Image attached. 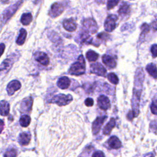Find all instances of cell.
<instances>
[{
  "instance_id": "6da1fadb",
  "label": "cell",
  "mask_w": 157,
  "mask_h": 157,
  "mask_svg": "<svg viewBox=\"0 0 157 157\" xmlns=\"http://www.w3.org/2000/svg\"><path fill=\"white\" fill-rule=\"evenodd\" d=\"M134 86L132 97V108L135 117H137L139 113V102L142 90L143 81L144 79V74L140 68L136 70L134 77Z\"/></svg>"
},
{
  "instance_id": "7a4b0ae2",
  "label": "cell",
  "mask_w": 157,
  "mask_h": 157,
  "mask_svg": "<svg viewBox=\"0 0 157 157\" xmlns=\"http://www.w3.org/2000/svg\"><path fill=\"white\" fill-rule=\"evenodd\" d=\"M86 65L84 57L82 55H80L76 62L74 63L69 69V74L73 75H80L85 72Z\"/></svg>"
},
{
  "instance_id": "3957f363",
  "label": "cell",
  "mask_w": 157,
  "mask_h": 157,
  "mask_svg": "<svg viewBox=\"0 0 157 157\" xmlns=\"http://www.w3.org/2000/svg\"><path fill=\"white\" fill-rule=\"evenodd\" d=\"M23 3V0H20L18 2H17L15 4L10 6L7 9H6L2 13V21L3 23H6L7 21H8L12 15L16 12V11L18 10L19 7Z\"/></svg>"
},
{
  "instance_id": "277c9868",
  "label": "cell",
  "mask_w": 157,
  "mask_h": 157,
  "mask_svg": "<svg viewBox=\"0 0 157 157\" xmlns=\"http://www.w3.org/2000/svg\"><path fill=\"white\" fill-rule=\"evenodd\" d=\"M72 101V96L71 94H58L52 98L50 102L56 104L59 106H63L69 104Z\"/></svg>"
},
{
  "instance_id": "5b68a950",
  "label": "cell",
  "mask_w": 157,
  "mask_h": 157,
  "mask_svg": "<svg viewBox=\"0 0 157 157\" xmlns=\"http://www.w3.org/2000/svg\"><path fill=\"white\" fill-rule=\"evenodd\" d=\"M84 29L91 34H94L97 32L98 27L96 21L91 18H86L83 21Z\"/></svg>"
},
{
  "instance_id": "8992f818",
  "label": "cell",
  "mask_w": 157,
  "mask_h": 157,
  "mask_svg": "<svg viewBox=\"0 0 157 157\" xmlns=\"http://www.w3.org/2000/svg\"><path fill=\"white\" fill-rule=\"evenodd\" d=\"M64 10V6L60 2H55L52 4L49 10L48 15L52 18L59 16Z\"/></svg>"
},
{
  "instance_id": "52a82bcc",
  "label": "cell",
  "mask_w": 157,
  "mask_h": 157,
  "mask_svg": "<svg viewBox=\"0 0 157 157\" xmlns=\"http://www.w3.org/2000/svg\"><path fill=\"white\" fill-rule=\"evenodd\" d=\"M118 17L115 15H109L104 22V29L107 32H112L116 28Z\"/></svg>"
},
{
  "instance_id": "ba28073f",
  "label": "cell",
  "mask_w": 157,
  "mask_h": 157,
  "mask_svg": "<svg viewBox=\"0 0 157 157\" xmlns=\"http://www.w3.org/2000/svg\"><path fill=\"white\" fill-rule=\"evenodd\" d=\"M90 71L91 73L96 74L99 76L105 77L106 74V69L99 63H93L90 66Z\"/></svg>"
},
{
  "instance_id": "9c48e42d",
  "label": "cell",
  "mask_w": 157,
  "mask_h": 157,
  "mask_svg": "<svg viewBox=\"0 0 157 157\" xmlns=\"http://www.w3.org/2000/svg\"><path fill=\"white\" fill-rule=\"evenodd\" d=\"M107 116L98 117L93 121L92 124V132L94 135L97 134L99 132L104 122L107 119Z\"/></svg>"
},
{
  "instance_id": "30bf717a",
  "label": "cell",
  "mask_w": 157,
  "mask_h": 157,
  "mask_svg": "<svg viewBox=\"0 0 157 157\" xmlns=\"http://www.w3.org/2000/svg\"><path fill=\"white\" fill-rule=\"evenodd\" d=\"M21 86L20 82L17 80H13L10 82L7 85V92L9 96L13 95L15 91L18 90Z\"/></svg>"
},
{
  "instance_id": "8fae6325",
  "label": "cell",
  "mask_w": 157,
  "mask_h": 157,
  "mask_svg": "<svg viewBox=\"0 0 157 157\" xmlns=\"http://www.w3.org/2000/svg\"><path fill=\"white\" fill-rule=\"evenodd\" d=\"M35 59L44 66H47L49 63V58L46 53L42 52H36L34 54Z\"/></svg>"
},
{
  "instance_id": "7c38bea8",
  "label": "cell",
  "mask_w": 157,
  "mask_h": 157,
  "mask_svg": "<svg viewBox=\"0 0 157 157\" xmlns=\"http://www.w3.org/2000/svg\"><path fill=\"white\" fill-rule=\"evenodd\" d=\"M98 105L101 110H107L110 107V100L107 96L104 95H101L98 98Z\"/></svg>"
},
{
  "instance_id": "4fadbf2b",
  "label": "cell",
  "mask_w": 157,
  "mask_h": 157,
  "mask_svg": "<svg viewBox=\"0 0 157 157\" xmlns=\"http://www.w3.org/2000/svg\"><path fill=\"white\" fill-rule=\"evenodd\" d=\"M33 105V99L31 97L25 98L20 104V110L23 112H29Z\"/></svg>"
},
{
  "instance_id": "5bb4252c",
  "label": "cell",
  "mask_w": 157,
  "mask_h": 157,
  "mask_svg": "<svg viewBox=\"0 0 157 157\" xmlns=\"http://www.w3.org/2000/svg\"><path fill=\"white\" fill-rule=\"evenodd\" d=\"M63 25L64 28L69 32L74 31L77 28V23L73 18L65 19L63 21Z\"/></svg>"
},
{
  "instance_id": "9a60e30c",
  "label": "cell",
  "mask_w": 157,
  "mask_h": 157,
  "mask_svg": "<svg viewBox=\"0 0 157 157\" xmlns=\"http://www.w3.org/2000/svg\"><path fill=\"white\" fill-rule=\"evenodd\" d=\"M102 61L103 63L109 68H114L117 66L115 59L109 55H104L102 57Z\"/></svg>"
},
{
  "instance_id": "2e32d148",
  "label": "cell",
  "mask_w": 157,
  "mask_h": 157,
  "mask_svg": "<svg viewBox=\"0 0 157 157\" xmlns=\"http://www.w3.org/2000/svg\"><path fill=\"white\" fill-rule=\"evenodd\" d=\"M31 134L29 132H24L20 134L18 136V142L21 145H27L31 140Z\"/></svg>"
},
{
  "instance_id": "e0dca14e",
  "label": "cell",
  "mask_w": 157,
  "mask_h": 157,
  "mask_svg": "<svg viewBox=\"0 0 157 157\" xmlns=\"http://www.w3.org/2000/svg\"><path fill=\"white\" fill-rule=\"evenodd\" d=\"M107 143L109 147L113 149H118L121 147V143L120 140L115 136L110 137L108 140Z\"/></svg>"
},
{
  "instance_id": "ac0fdd59",
  "label": "cell",
  "mask_w": 157,
  "mask_h": 157,
  "mask_svg": "<svg viewBox=\"0 0 157 157\" xmlns=\"http://www.w3.org/2000/svg\"><path fill=\"white\" fill-rule=\"evenodd\" d=\"M10 111V105L8 102L5 100L0 101V115L2 116H7Z\"/></svg>"
},
{
  "instance_id": "d6986e66",
  "label": "cell",
  "mask_w": 157,
  "mask_h": 157,
  "mask_svg": "<svg viewBox=\"0 0 157 157\" xmlns=\"http://www.w3.org/2000/svg\"><path fill=\"white\" fill-rule=\"evenodd\" d=\"M70 83H71L70 79L67 77H66V76L60 77L57 82V85L61 89L67 88L69 86Z\"/></svg>"
},
{
  "instance_id": "ffe728a7",
  "label": "cell",
  "mask_w": 157,
  "mask_h": 157,
  "mask_svg": "<svg viewBox=\"0 0 157 157\" xmlns=\"http://www.w3.org/2000/svg\"><path fill=\"white\" fill-rule=\"evenodd\" d=\"M115 120L113 118H110V121L105 124V126H104V129H103V134L104 135H109L112 129L115 127Z\"/></svg>"
},
{
  "instance_id": "44dd1931",
  "label": "cell",
  "mask_w": 157,
  "mask_h": 157,
  "mask_svg": "<svg viewBox=\"0 0 157 157\" xmlns=\"http://www.w3.org/2000/svg\"><path fill=\"white\" fill-rule=\"evenodd\" d=\"M147 72L154 78H157V67L153 63H150L146 66Z\"/></svg>"
},
{
  "instance_id": "7402d4cb",
  "label": "cell",
  "mask_w": 157,
  "mask_h": 157,
  "mask_svg": "<svg viewBox=\"0 0 157 157\" xmlns=\"http://www.w3.org/2000/svg\"><path fill=\"white\" fill-rule=\"evenodd\" d=\"M130 12V6L126 3H123L121 5L118 10V13L121 17L128 15Z\"/></svg>"
},
{
  "instance_id": "603a6c76",
  "label": "cell",
  "mask_w": 157,
  "mask_h": 157,
  "mask_svg": "<svg viewBox=\"0 0 157 157\" xmlns=\"http://www.w3.org/2000/svg\"><path fill=\"white\" fill-rule=\"evenodd\" d=\"M26 36H27L26 31L25 29H23V28L21 29L20 31V34L18 35V37L17 39L16 43L20 45L23 44L25 42Z\"/></svg>"
},
{
  "instance_id": "cb8c5ba5",
  "label": "cell",
  "mask_w": 157,
  "mask_h": 157,
  "mask_svg": "<svg viewBox=\"0 0 157 157\" xmlns=\"http://www.w3.org/2000/svg\"><path fill=\"white\" fill-rule=\"evenodd\" d=\"M33 19V17L31 13H25L22 15L20 21L23 25H29Z\"/></svg>"
},
{
  "instance_id": "d4e9b609",
  "label": "cell",
  "mask_w": 157,
  "mask_h": 157,
  "mask_svg": "<svg viewBox=\"0 0 157 157\" xmlns=\"http://www.w3.org/2000/svg\"><path fill=\"white\" fill-rule=\"evenodd\" d=\"M99 57V55L93 50H88L86 53V58L89 61H95Z\"/></svg>"
},
{
  "instance_id": "484cf974",
  "label": "cell",
  "mask_w": 157,
  "mask_h": 157,
  "mask_svg": "<svg viewBox=\"0 0 157 157\" xmlns=\"http://www.w3.org/2000/svg\"><path fill=\"white\" fill-rule=\"evenodd\" d=\"M19 122L22 127H27L30 124L31 118L29 115H23L20 117Z\"/></svg>"
},
{
  "instance_id": "4316f807",
  "label": "cell",
  "mask_w": 157,
  "mask_h": 157,
  "mask_svg": "<svg viewBox=\"0 0 157 157\" xmlns=\"http://www.w3.org/2000/svg\"><path fill=\"white\" fill-rule=\"evenodd\" d=\"M107 78H108V80H109L110 82H111L112 83L115 84V85L118 84V82H119V80H118V77H117V75H116L115 73H113V72H110V73H109V74L107 75Z\"/></svg>"
},
{
  "instance_id": "83f0119b",
  "label": "cell",
  "mask_w": 157,
  "mask_h": 157,
  "mask_svg": "<svg viewBox=\"0 0 157 157\" xmlns=\"http://www.w3.org/2000/svg\"><path fill=\"white\" fill-rule=\"evenodd\" d=\"M120 0H109L107 3V9L108 10L112 9L115 6H116Z\"/></svg>"
},
{
  "instance_id": "f1b7e54d",
  "label": "cell",
  "mask_w": 157,
  "mask_h": 157,
  "mask_svg": "<svg viewBox=\"0 0 157 157\" xmlns=\"http://www.w3.org/2000/svg\"><path fill=\"white\" fill-rule=\"evenodd\" d=\"M141 30H142V33H141L140 37L142 36V37H144V36L145 35V34H147L149 31V30H150L149 25L148 24H147V23H144L141 26Z\"/></svg>"
},
{
  "instance_id": "f546056e",
  "label": "cell",
  "mask_w": 157,
  "mask_h": 157,
  "mask_svg": "<svg viewBox=\"0 0 157 157\" xmlns=\"http://www.w3.org/2000/svg\"><path fill=\"white\" fill-rule=\"evenodd\" d=\"M150 109L152 113L157 115V99L153 100L150 105Z\"/></svg>"
},
{
  "instance_id": "4dcf8cb0",
  "label": "cell",
  "mask_w": 157,
  "mask_h": 157,
  "mask_svg": "<svg viewBox=\"0 0 157 157\" xmlns=\"http://www.w3.org/2000/svg\"><path fill=\"white\" fill-rule=\"evenodd\" d=\"M9 65H10V59L9 58H7L6 59H5L1 64V65L0 66V71L4 70V69H6L8 68V67L9 66Z\"/></svg>"
},
{
  "instance_id": "1f68e13d",
  "label": "cell",
  "mask_w": 157,
  "mask_h": 157,
  "mask_svg": "<svg viewBox=\"0 0 157 157\" xmlns=\"http://www.w3.org/2000/svg\"><path fill=\"white\" fill-rule=\"evenodd\" d=\"M97 38L99 39H101V40H106V39H108L109 35L106 33L102 32L101 33H99L97 35Z\"/></svg>"
},
{
  "instance_id": "d6a6232c",
  "label": "cell",
  "mask_w": 157,
  "mask_h": 157,
  "mask_svg": "<svg viewBox=\"0 0 157 157\" xmlns=\"http://www.w3.org/2000/svg\"><path fill=\"white\" fill-rule=\"evenodd\" d=\"M17 151L15 149H11L8 150L6 154L4 155V156H17Z\"/></svg>"
},
{
  "instance_id": "836d02e7",
  "label": "cell",
  "mask_w": 157,
  "mask_h": 157,
  "mask_svg": "<svg viewBox=\"0 0 157 157\" xmlns=\"http://www.w3.org/2000/svg\"><path fill=\"white\" fill-rule=\"evenodd\" d=\"M151 53L153 58L157 57V44H154L151 47Z\"/></svg>"
},
{
  "instance_id": "e575fe53",
  "label": "cell",
  "mask_w": 157,
  "mask_h": 157,
  "mask_svg": "<svg viewBox=\"0 0 157 157\" xmlns=\"http://www.w3.org/2000/svg\"><path fill=\"white\" fill-rule=\"evenodd\" d=\"M85 104L87 106V107H91L94 104V101L92 98H88L85 100Z\"/></svg>"
},
{
  "instance_id": "d590c367",
  "label": "cell",
  "mask_w": 157,
  "mask_h": 157,
  "mask_svg": "<svg viewBox=\"0 0 157 157\" xmlns=\"http://www.w3.org/2000/svg\"><path fill=\"white\" fill-rule=\"evenodd\" d=\"M104 156L105 155L101 151H96L94 152L93 154L92 155V156L93 157H101V156Z\"/></svg>"
},
{
  "instance_id": "8d00e7d4",
  "label": "cell",
  "mask_w": 157,
  "mask_h": 157,
  "mask_svg": "<svg viewBox=\"0 0 157 157\" xmlns=\"http://www.w3.org/2000/svg\"><path fill=\"white\" fill-rule=\"evenodd\" d=\"M134 117H135V115H134V113L133 111H132V110L129 111V112H128V114H127V118H128L129 120L131 121V120L133 119Z\"/></svg>"
},
{
  "instance_id": "74e56055",
  "label": "cell",
  "mask_w": 157,
  "mask_h": 157,
  "mask_svg": "<svg viewBox=\"0 0 157 157\" xmlns=\"http://www.w3.org/2000/svg\"><path fill=\"white\" fill-rule=\"evenodd\" d=\"M4 49H5V45L2 43L0 44V57L1 56L2 53H4Z\"/></svg>"
},
{
  "instance_id": "f35d334b",
  "label": "cell",
  "mask_w": 157,
  "mask_h": 157,
  "mask_svg": "<svg viewBox=\"0 0 157 157\" xmlns=\"http://www.w3.org/2000/svg\"><path fill=\"white\" fill-rule=\"evenodd\" d=\"M4 121L0 119V133L2 131V130L4 129Z\"/></svg>"
},
{
  "instance_id": "ab89813d",
  "label": "cell",
  "mask_w": 157,
  "mask_h": 157,
  "mask_svg": "<svg viewBox=\"0 0 157 157\" xmlns=\"http://www.w3.org/2000/svg\"><path fill=\"white\" fill-rule=\"evenodd\" d=\"M152 27L153 28H154L155 29L157 30V20H154L153 22H152Z\"/></svg>"
},
{
  "instance_id": "60d3db41",
  "label": "cell",
  "mask_w": 157,
  "mask_h": 157,
  "mask_svg": "<svg viewBox=\"0 0 157 157\" xmlns=\"http://www.w3.org/2000/svg\"><path fill=\"white\" fill-rule=\"evenodd\" d=\"M1 2H2V3H7V2H9V0H1Z\"/></svg>"
},
{
  "instance_id": "b9f144b4",
  "label": "cell",
  "mask_w": 157,
  "mask_h": 157,
  "mask_svg": "<svg viewBox=\"0 0 157 157\" xmlns=\"http://www.w3.org/2000/svg\"><path fill=\"white\" fill-rule=\"evenodd\" d=\"M39 1H40V0H35V2H38Z\"/></svg>"
}]
</instances>
